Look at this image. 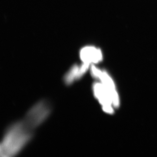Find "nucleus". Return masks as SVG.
Here are the masks:
<instances>
[{
  "label": "nucleus",
  "mask_w": 157,
  "mask_h": 157,
  "mask_svg": "<svg viewBox=\"0 0 157 157\" xmlns=\"http://www.w3.org/2000/svg\"><path fill=\"white\" fill-rule=\"evenodd\" d=\"M97 78L101 80V83L105 86L110 96L114 107L118 108L120 105L119 97L113 78L107 72L101 70H99Z\"/></svg>",
  "instance_id": "obj_4"
},
{
  "label": "nucleus",
  "mask_w": 157,
  "mask_h": 157,
  "mask_svg": "<svg viewBox=\"0 0 157 157\" xmlns=\"http://www.w3.org/2000/svg\"><path fill=\"white\" fill-rule=\"evenodd\" d=\"M79 68V66L75 65L64 76V82L67 85H70L73 83L75 80L78 79Z\"/></svg>",
  "instance_id": "obj_6"
},
{
  "label": "nucleus",
  "mask_w": 157,
  "mask_h": 157,
  "mask_svg": "<svg viewBox=\"0 0 157 157\" xmlns=\"http://www.w3.org/2000/svg\"><path fill=\"white\" fill-rule=\"evenodd\" d=\"M93 91L94 96L101 104L103 110L107 113H113L112 100L103 84L101 82H95L93 84Z\"/></svg>",
  "instance_id": "obj_3"
},
{
  "label": "nucleus",
  "mask_w": 157,
  "mask_h": 157,
  "mask_svg": "<svg viewBox=\"0 0 157 157\" xmlns=\"http://www.w3.org/2000/svg\"><path fill=\"white\" fill-rule=\"evenodd\" d=\"M33 130L23 121L10 125L0 144L1 156L12 157L19 154L32 139Z\"/></svg>",
  "instance_id": "obj_1"
},
{
  "label": "nucleus",
  "mask_w": 157,
  "mask_h": 157,
  "mask_svg": "<svg viewBox=\"0 0 157 157\" xmlns=\"http://www.w3.org/2000/svg\"><path fill=\"white\" fill-rule=\"evenodd\" d=\"M80 57L83 63H97L101 61L103 55L101 50L93 46H87L82 48Z\"/></svg>",
  "instance_id": "obj_5"
},
{
  "label": "nucleus",
  "mask_w": 157,
  "mask_h": 157,
  "mask_svg": "<svg viewBox=\"0 0 157 157\" xmlns=\"http://www.w3.org/2000/svg\"><path fill=\"white\" fill-rule=\"evenodd\" d=\"M52 111V105L50 103L46 100H41L29 109L23 121L29 128L33 130L48 119Z\"/></svg>",
  "instance_id": "obj_2"
}]
</instances>
